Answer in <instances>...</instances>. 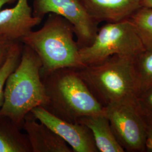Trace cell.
Returning a JSON list of instances; mask_svg holds the SVG:
<instances>
[{"mask_svg":"<svg viewBox=\"0 0 152 152\" xmlns=\"http://www.w3.org/2000/svg\"><path fill=\"white\" fill-rule=\"evenodd\" d=\"M41 69L38 55L23 44L20 60L6 82L0 109V114L9 117L22 129L26 115L36 107L45 108L48 102Z\"/></svg>","mask_w":152,"mask_h":152,"instance_id":"cell-1","label":"cell"},{"mask_svg":"<svg viewBox=\"0 0 152 152\" xmlns=\"http://www.w3.org/2000/svg\"><path fill=\"white\" fill-rule=\"evenodd\" d=\"M48 102L44 108L70 122L83 116L105 113L77 70L63 68L41 75Z\"/></svg>","mask_w":152,"mask_h":152,"instance_id":"cell-2","label":"cell"},{"mask_svg":"<svg viewBox=\"0 0 152 152\" xmlns=\"http://www.w3.org/2000/svg\"><path fill=\"white\" fill-rule=\"evenodd\" d=\"M75 36L73 27L66 19L49 14L43 26L31 32L21 42L38 55L42 63L41 75H44L60 68L78 70L86 66L82 62Z\"/></svg>","mask_w":152,"mask_h":152,"instance_id":"cell-3","label":"cell"},{"mask_svg":"<svg viewBox=\"0 0 152 152\" xmlns=\"http://www.w3.org/2000/svg\"><path fill=\"white\" fill-rule=\"evenodd\" d=\"M135 57L115 55L77 72L94 96L105 107L137 97L139 84Z\"/></svg>","mask_w":152,"mask_h":152,"instance_id":"cell-4","label":"cell"},{"mask_svg":"<svg viewBox=\"0 0 152 152\" xmlns=\"http://www.w3.org/2000/svg\"><path fill=\"white\" fill-rule=\"evenodd\" d=\"M145 49L130 19L106 23L99 28L92 44L79 49L85 66L100 63L115 55L135 57Z\"/></svg>","mask_w":152,"mask_h":152,"instance_id":"cell-5","label":"cell"},{"mask_svg":"<svg viewBox=\"0 0 152 152\" xmlns=\"http://www.w3.org/2000/svg\"><path fill=\"white\" fill-rule=\"evenodd\" d=\"M105 114L125 152H145L146 124L137 97L105 107Z\"/></svg>","mask_w":152,"mask_h":152,"instance_id":"cell-6","label":"cell"},{"mask_svg":"<svg viewBox=\"0 0 152 152\" xmlns=\"http://www.w3.org/2000/svg\"><path fill=\"white\" fill-rule=\"evenodd\" d=\"M33 15L42 19L49 14L63 17L72 25L80 48L92 44L98 23L88 15L79 0H33Z\"/></svg>","mask_w":152,"mask_h":152,"instance_id":"cell-7","label":"cell"},{"mask_svg":"<svg viewBox=\"0 0 152 152\" xmlns=\"http://www.w3.org/2000/svg\"><path fill=\"white\" fill-rule=\"evenodd\" d=\"M31 113L61 137L73 152H99L92 132L86 126L62 120L42 107L33 109Z\"/></svg>","mask_w":152,"mask_h":152,"instance_id":"cell-8","label":"cell"},{"mask_svg":"<svg viewBox=\"0 0 152 152\" xmlns=\"http://www.w3.org/2000/svg\"><path fill=\"white\" fill-rule=\"evenodd\" d=\"M42 21V19L33 15L28 0H17L14 6L0 10V37L21 42Z\"/></svg>","mask_w":152,"mask_h":152,"instance_id":"cell-9","label":"cell"},{"mask_svg":"<svg viewBox=\"0 0 152 152\" xmlns=\"http://www.w3.org/2000/svg\"><path fill=\"white\" fill-rule=\"evenodd\" d=\"M22 129L27 135L32 152H73L61 137L36 120L31 113L25 117Z\"/></svg>","mask_w":152,"mask_h":152,"instance_id":"cell-10","label":"cell"},{"mask_svg":"<svg viewBox=\"0 0 152 152\" xmlns=\"http://www.w3.org/2000/svg\"><path fill=\"white\" fill-rule=\"evenodd\" d=\"M88 15L99 24L130 19L140 7L141 0H79Z\"/></svg>","mask_w":152,"mask_h":152,"instance_id":"cell-11","label":"cell"},{"mask_svg":"<svg viewBox=\"0 0 152 152\" xmlns=\"http://www.w3.org/2000/svg\"><path fill=\"white\" fill-rule=\"evenodd\" d=\"M77 122L86 126L91 131L99 152H125L114 136L105 113L83 116Z\"/></svg>","mask_w":152,"mask_h":152,"instance_id":"cell-12","label":"cell"},{"mask_svg":"<svg viewBox=\"0 0 152 152\" xmlns=\"http://www.w3.org/2000/svg\"><path fill=\"white\" fill-rule=\"evenodd\" d=\"M7 116L0 114V152H32L27 135Z\"/></svg>","mask_w":152,"mask_h":152,"instance_id":"cell-13","label":"cell"},{"mask_svg":"<svg viewBox=\"0 0 152 152\" xmlns=\"http://www.w3.org/2000/svg\"><path fill=\"white\" fill-rule=\"evenodd\" d=\"M145 50H152V8L141 6L130 18Z\"/></svg>","mask_w":152,"mask_h":152,"instance_id":"cell-14","label":"cell"},{"mask_svg":"<svg viewBox=\"0 0 152 152\" xmlns=\"http://www.w3.org/2000/svg\"><path fill=\"white\" fill-rule=\"evenodd\" d=\"M135 64L139 94L152 86V50H145L137 55Z\"/></svg>","mask_w":152,"mask_h":152,"instance_id":"cell-15","label":"cell"},{"mask_svg":"<svg viewBox=\"0 0 152 152\" xmlns=\"http://www.w3.org/2000/svg\"><path fill=\"white\" fill-rule=\"evenodd\" d=\"M23 48V44L21 42H17L14 44L5 64L0 69V109L4 103L6 82L20 60Z\"/></svg>","mask_w":152,"mask_h":152,"instance_id":"cell-16","label":"cell"},{"mask_svg":"<svg viewBox=\"0 0 152 152\" xmlns=\"http://www.w3.org/2000/svg\"><path fill=\"white\" fill-rule=\"evenodd\" d=\"M137 100L143 112L152 118V86L139 93Z\"/></svg>","mask_w":152,"mask_h":152,"instance_id":"cell-17","label":"cell"},{"mask_svg":"<svg viewBox=\"0 0 152 152\" xmlns=\"http://www.w3.org/2000/svg\"><path fill=\"white\" fill-rule=\"evenodd\" d=\"M17 42L11 41L0 37V69L5 64L14 45Z\"/></svg>","mask_w":152,"mask_h":152,"instance_id":"cell-18","label":"cell"},{"mask_svg":"<svg viewBox=\"0 0 152 152\" xmlns=\"http://www.w3.org/2000/svg\"><path fill=\"white\" fill-rule=\"evenodd\" d=\"M143 113L146 124L145 152H152V118L144 112Z\"/></svg>","mask_w":152,"mask_h":152,"instance_id":"cell-19","label":"cell"},{"mask_svg":"<svg viewBox=\"0 0 152 152\" xmlns=\"http://www.w3.org/2000/svg\"><path fill=\"white\" fill-rule=\"evenodd\" d=\"M141 5L142 7L152 8V0H141Z\"/></svg>","mask_w":152,"mask_h":152,"instance_id":"cell-20","label":"cell"},{"mask_svg":"<svg viewBox=\"0 0 152 152\" xmlns=\"http://www.w3.org/2000/svg\"><path fill=\"white\" fill-rule=\"evenodd\" d=\"M16 1H17V0H0V10L6 4H12Z\"/></svg>","mask_w":152,"mask_h":152,"instance_id":"cell-21","label":"cell"}]
</instances>
